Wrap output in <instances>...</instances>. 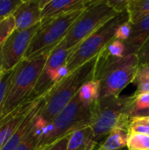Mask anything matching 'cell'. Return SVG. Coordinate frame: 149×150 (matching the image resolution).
I'll return each mask as SVG.
<instances>
[{"label": "cell", "mask_w": 149, "mask_h": 150, "mask_svg": "<svg viewBox=\"0 0 149 150\" xmlns=\"http://www.w3.org/2000/svg\"><path fill=\"white\" fill-rule=\"evenodd\" d=\"M140 66L138 55L114 57L105 51L98 54L94 80L99 85V99L119 97L121 91L133 83Z\"/></svg>", "instance_id": "6da1fadb"}, {"label": "cell", "mask_w": 149, "mask_h": 150, "mask_svg": "<svg viewBox=\"0 0 149 150\" xmlns=\"http://www.w3.org/2000/svg\"><path fill=\"white\" fill-rule=\"evenodd\" d=\"M97 59L98 55L68 74L45 95L40 118L46 127L74 99L85 83L94 80Z\"/></svg>", "instance_id": "7a4b0ae2"}, {"label": "cell", "mask_w": 149, "mask_h": 150, "mask_svg": "<svg viewBox=\"0 0 149 150\" xmlns=\"http://www.w3.org/2000/svg\"><path fill=\"white\" fill-rule=\"evenodd\" d=\"M135 98L133 95L109 97L92 105L90 127L97 144L115 128L127 129L135 108Z\"/></svg>", "instance_id": "3957f363"}, {"label": "cell", "mask_w": 149, "mask_h": 150, "mask_svg": "<svg viewBox=\"0 0 149 150\" xmlns=\"http://www.w3.org/2000/svg\"><path fill=\"white\" fill-rule=\"evenodd\" d=\"M47 57L48 54H43L32 59L24 58L13 69L0 112V121L22 104L30 100Z\"/></svg>", "instance_id": "277c9868"}, {"label": "cell", "mask_w": 149, "mask_h": 150, "mask_svg": "<svg viewBox=\"0 0 149 150\" xmlns=\"http://www.w3.org/2000/svg\"><path fill=\"white\" fill-rule=\"evenodd\" d=\"M127 21H129L127 11L119 13L80 43L69 53L66 65L68 73H71L102 53L109 43L116 39L119 26Z\"/></svg>", "instance_id": "5b68a950"}, {"label": "cell", "mask_w": 149, "mask_h": 150, "mask_svg": "<svg viewBox=\"0 0 149 150\" xmlns=\"http://www.w3.org/2000/svg\"><path fill=\"white\" fill-rule=\"evenodd\" d=\"M92 106V105H91ZM91 106H85L76 95L74 99L45 127L40 148L45 149L58 140L90 127Z\"/></svg>", "instance_id": "8992f818"}, {"label": "cell", "mask_w": 149, "mask_h": 150, "mask_svg": "<svg viewBox=\"0 0 149 150\" xmlns=\"http://www.w3.org/2000/svg\"><path fill=\"white\" fill-rule=\"evenodd\" d=\"M83 11V10H80L49 20L41 21L40 26L33 36L25 58L32 59L43 54H49L65 39L70 27Z\"/></svg>", "instance_id": "52a82bcc"}, {"label": "cell", "mask_w": 149, "mask_h": 150, "mask_svg": "<svg viewBox=\"0 0 149 150\" xmlns=\"http://www.w3.org/2000/svg\"><path fill=\"white\" fill-rule=\"evenodd\" d=\"M117 14L119 13L108 5L106 0H94L70 27L63 40L66 47L71 52Z\"/></svg>", "instance_id": "ba28073f"}, {"label": "cell", "mask_w": 149, "mask_h": 150, "mask_svg": "<svg viewBox=\"0 0 149 150\" xmlns=\"http://www.w3.org/2000/svg\"><path fill=\"white\" fill-rule=\"evenodd\" d=\"M69 53L70 51L66 47L63 40L51 51L31 94L30 100H35L45 96L60 80L68 74L66 65Z\"/></svg>", "instance_id": "9c48e42d"}, {"label": "cell", "mask_w": 149, "mask_h": 150, "mask_svg": "<svg viewBox=\"0 0 149 150\" xmlns=\"http://www.w3.org/2000/svg\"><path fill=\"white\" fill-rule=\"evenodd\" d=\"M40 24L41 22L25 31L15 29L5 40L1 47L3 71L13 69L25 58L30 43Z\"/></svg>", "instance_id": "30bf717a"}, {"label": "cell", "mask_w": 149, "mask_h": 150, "mask_svg": "<svg viewBox=\"0 0 149 150\" xmlns=\"http://www.w3.org/2000/svg\"><path fill=\"white\" fill-rule=\"evenodd\" d=\"M11 15L18 31H25L40 24L42 20L40 0H22Z\"/></svg>", "instance_id": "8fae6325"}, {"label": "cell", "mask_w": 149, "mask_h": 150, "mask_svg": "<svg viewBox=\"0 0 149 150\" xmlns=\"http://www.w3.org/2000/svg\"><path fill=\"white\" fill-rule=\"evenodd\" d=\"M93 1L94 0H40L41 21L84 10L91 4Z\"/></svg>", "instance_id": "7c38bea8"}, {"label": "cell", "mask_w": 149, "mask_h": 150, "mask_svg": "<svg viewBox=\"0 0 149 150\" xmlns=\"http://www.w3.org/2000/svg\"><path fill=\"white\" fill-rule=\"evenodd\" d=\"M37 99L25 102L2 121H0V149L21 125Z\"/></svg>", "instance_id": "4fadbf2b"}, {"label": "cell", "mask_w": 149, "mask_h": 150, "mask_svg": "<svg viewBox=\"0 0 149 150\" xmlns=\"http://www.w3.org/2000/svg\"><path fill=\"white\" fill-rule=\"evenodd\" d=\"M45 105V96L38 98L33 106L31 108L25 118L24 119L21 125L16 130V132L12 134V136L8 140V142L2 147L0 150H15V149L18 146V144L22 142V140L28 134L30 130L32 129L35 119L38 114L40 112L41 109Z\"/></svg>", "instance_id": "5bb4252c"}, {"label": "cell", "mask_w": 149, "mask_h": 150, "mask_svg": "<svg viewBox=\"0 0 149 150\" xmlns=\"http://www.w3.org/2000/svg\"><path fill=\"white\" fill-rule=\"evenodd\" d=\"M149 40V16L139 23L132 25V30L129 37L124 41L125 54H137L141 47Z\"/></svg>", "instance_id": "9a60e30c"}, {"label": "cell", "mask_w": 149, "mask_h": 150, "mask_svg": "<svg viewBox=\"0 0 149 150\" xmlns=\"http://www.w3.org/2000/svg\"><path fill=\"white\" fill-rule=\"evenodd\" d=\"M97 145L91 127H87L70 135L67 150H94Z\"/></svg>", "instance_id": "2e32d148"}, {"label": "cell", "mask_w": 149, "mask_h": 150, "mask_svg": "<svg viewBox=\"0 0 149 150\" xmlns=\"http://www.w3.org/2000/svg\"><path fill=\"white\" fill-rule=\"evenodd\" d=\"M40 113L36 117L34 124L28 134L22 140L15 150H44L40 148V143L41 142L46 125L40 120Z\"/></svg>", "instance_id": "e0dca14e"}, {"label": "cell", "mask_w": 149, "mask_h": 150, "mask_svg": "<svg viewBox=\"0 0 149 150\" xmlns=\"http://www.w3.org/2000/svg\"><path fill=\"white\" fill-rule=\"evenodd\" d=\"M129 132L125 128L113 129L96 150H119L126 147Z\"/></svg>", "instance_id": "ac0fdd59"}, {"label": "cell", "mask_w": 149, "mask_h": 150, "mask_svg": "<svg viewBox=\"0 0 149 150\" xmlns=\"http://www.w3.org/2000/svg\"><path fill=\"white\" fill-rule=\"evenodd\" d=\"M126 11L132 25L139 23L149 16V0H129Z\"/></svg>", "instance_id": "d6986e66"}, {"label": "cell", "mask_w": 149, "mask_h": 150, "mask_svg": "<svg viewBox=\"0 0 149 150\" xmlns=\"http://www.w3.org/2000/svg\"><path fill=\"white\" fill-rule=\"evenodd\" d=\"M80 101L85 106H91L99 99V85L96 80L88 82L77 94Z\"/></svg>", "instance_id": "ffe728a7"}, {"label": "cell", "mask_w": 149, "mask_h": 150, "mask_svg": "<svg viewBox=\"0 0 149 150\" xmlns=\"http://www.w3.org/2000/svg\"><path fill=\"white\" fill-rule=\"evenodd\" d=\"M133 83L137 85L135 95L149 93V63L140 64Z\"/></svg>", "instance_id": "44dd1931"}, {"label": "cell", "mask_w": 149, "mask_h": 150, "mask_svg": "<svg viewBox=\"0 0 149 150\" xmlns=\"http://www.w3.org/2000/svg\"><path fill=\"white\" fill-rule=\"evenodd\" d=\"M127 130L129 134H139L149 136V117L131 118Z\"/></svg>", "instance_id": "7402d4cb"}, {"label": "cell", "mask_w": 149, "mask_h": 150, "mask_svg": "<svg viewBox=\"0 0 149 150\" xmlns=\"http://www.w3.org/2000/svg\"><path fill=\"white\" fill-rule=\"evenodd\" d=\"M126 148L128 150H149V136L139 134H129Z\"/></svg>", "instance_id": "603a6c76"}, {"label": "cell", "mask_w": 149, "mask_h": 150, "mask_svg": "<svg viewBox=\"0 0 149 150\" xmlns=\"http://www.w3.org/2000/svg\"><path fill=\"white\" fill-rule=\"evenodd\" d=\"M14 30L15 21L12 15L0 21V47Z\"/></svg>", "instance_id": "cb8c5ba5"}, {"label": "cell", "mask_w": 149, "mask_h": 150, "mask_svg": "<svg viewBox=\"0 0 149 150\" xmlns=\"http://www.w3.org/2000/svg\"><path fill=\"white\" fill-rule=\"evenodd\" d=\"M22 0H0V20L11 16Z\"/></svg>", "instance_id": "d4e9b609"}, {"label": "cell", "mask_w": 149, "mask_h": 150, "mask_svg": "<svg viewBox=\"0 0 149 150\" xmlns=\"http://www.w3.org/2000/svg\"><path fill=\"white\" fill-rule=\"evenodd\" d=\"M107 54L114 57H120L123 56L125 54V45L124 42L114 39L109 45L106 47V48L104 50Z\"/></svg>", "instance_id": "484cf974"}, {"label": "cell", "mask_w": 149, "mask_h": 150, "mask_svg": "<svg viewBox=\"0 0 149 150\" xmlns=\"http://www.w3.org/2000/svg\"><path fill=\"white\" fill-rule=\"evenodd\" d=\"M12 72H13V69L9 70V71H4L0 74V112L3 107L7 87L9 84V81L11 79V76L12 75Z\"/></svg>", "instance_id": "4316f807"}, {"label": "cell", "mask_w": 149, "mask_h": 150, "mask_svg": "<svg viewBox=\"0 0 149 150\" xmlns=\"http://www.w3.org/2000/svg\"><path fill=\"white\" fill-rule=\"evenodd\" d=\"M132 23L130 21H127L124 24H122L119 28L118 29L117 33H116V39L119 40L121 41H125L127 40V38L129 37L130 33H131V30H132Z\"/></svg>", "instance_id": "83f0119b"}, {"label": "cell", "mask_w": 149, "mask_h": 150, "mask_svg": "<svg viewBox=\"0 0 149 150\" xmlns=\"http://www.w3.org/2000/svg\"><path fill=\"white\" fill-rule=\"evenodd\" d=\"M106 2L116 13H121L126 11L129 0H106Z\"/></svg>", "instance_id": "f1b7e54d"}, {"label": "cell", "mask_w": 149, "mask_h": 150, "mask_svg": "<svg viewBox=\"0 0 149 150\" xmlns=\"http://www.w3.org/2000/svg\"><path fill=\"white\" fill-rule=\"evenodd\" d=\"M69 138H70V135L65 136V137L58 140L52 145L47 147L44 150H67Z\"/></svg>", "instance_id": "f546056e"}, {"label": "cell", "mask_w": 149, "mask_h": 150, "mask_svg": "<svg viewBox=\"0 0 149 150\" xmlns=\"http://www.w3.org/2000/svg\"><path fill=\"white\" fill-rule=\"evenodd\" d=\"M140 64L149 63V40L137 54Z\"/></svg>", "instance_id": "4dcf8cb0"}, {"label": "cell", "mask_w": 149, "mask_h": 150, "mask_svg": "<svg viewBox=\"0 0 149 150\" xmlns=\"http://www.w3.org/2000/svg\"><path fill=\"white\" fill-rule=\"evenodd\" d=\"M133 117H149V107L147 108V109H145V110H142V111L135 112L133 115Z\"/></svg>", "instance_id": "1f68e13d"}, {"label": "cell", "mask_w": 149, "mask_h": 150, "mask_svg": "<svg viewBox=\"0 0 149 150\" xmlns=\"http://www.w3.org/2000/svg\"><path fill=\"white\" fill-rule=\"evenodd\" d=\"M3 71V64H2V54H1V47H0V74Z\"/></svg>", "instance_id": "d6a6232c"}, {"label": "cell", "mask_w": 149, "mask_h": 150, "mask_svg": "<svg viewBox=\"0 0 149 150\" xmlns=\"http://www.w3.org/2000/svg\"><path fill=\"white\" fill-rule=\"evenodd\" d=\"M2 20H3V19H2ZM0 21H1V20H0Z\"/></svg>", "instance_id": "836d02e7"}]
</instances>
